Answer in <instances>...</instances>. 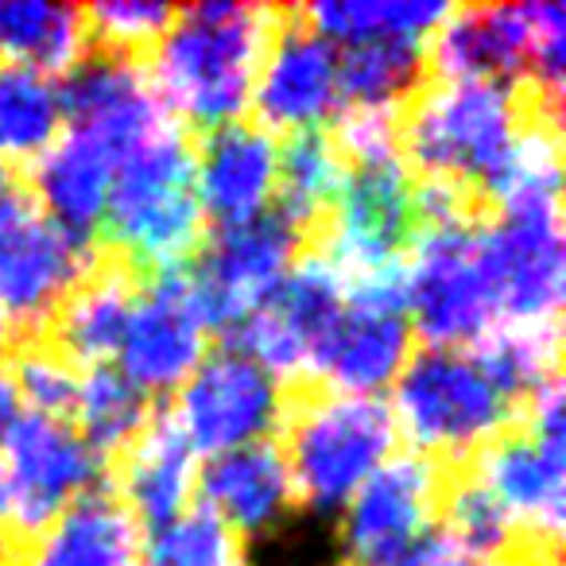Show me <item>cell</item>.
I'll return each instance as SVG.
<instances>
[{
  "label": "cell",
  "instance_id": "cell-1",
  "mask_svg": "<svg viewBox=\"0 0 566 566\" xmlns=\"http://www.w3.org/2000/svg\"><path fill=\"white\" fill-rule=\"evenodd\" d=\"M275 24V9L237 0H202L175 12L144 66L175 125L182 120L210 133L229 120H244Z\"/></svg>",
  "mask_w": 566,
  "mask_h": 566
},
{
  "label": "cell",
  "instance_id": "cell-2",
  "mask_svg": "<svg viewBox=\"0 0 566 566\" xmlns=\"http://www.w3.org/2000/svg\"><path fill=\"white\" fill-rule=\"evenodd\" d=\"M388 411L396 434L411 442V454L442 465L473 462L493 447L520 416V403L473 349L423 346L396 377Z\"/></svg>",
  "mask_w": 566,
  "mask_h": 566
},
{
  "label": "cell",
  "instance_id": "cell-3",
  "mask_svg": "<svg viewBox=\"0 0 566 566\" xmlns=\"http://www.w3.org/2000/svg\"><path fill=\"white\" fill-rule=\"evenodd\" d=\"M202 226L206 218L195 198V148L182 125H167L117 164L102 229L128 264L167 275L182 272L198 252Z\"/></svg>",
  "mask_w": 566,
  "mask_h": 566
},
{
  "label": "cell",
  "instance_id": "cell-4",
  "mask_svg": "<svg viewBox=\"0 0 566 566\" xmlns=\"http://www.w3.org/2000/svg\"><path fill=\"white\" fill-rule=\"evenodd\" d=\"M527 102L496 78H439L419 90L400 120V156L423 182L473 187L493 175L520 128Z\"/></svg>",
  "mask_w": 566,
  "mask_h": 566
},
{
  "label": "cell",
  "instance_id": "cell-5",
  "mask_svg": "<svg viewBox=\"0 0 566 566\" xmlns=\"http://www.w3.org/2000/svg\"><path fill=\"white\" fill-rule=\"evenodd\" d=\"M283 462L292 470L295 501L315 516H338L349 496L396 454L388 400L323 392L295 403L283 419Z\"/></svg>",
  "mask_w": 566,
  "mask_h": 566
},
{
  "label": "cell",
  "instance_id": "cell-6",
  "mask_svg": "<svg viewBox=\"0 0 566 566\" xmlns=\"http://www.w3.org/2000/svg\"><path fill=\"white\" fill-rule=\"evenodd\" d=\"M431 66L439 78H532L543 90L547 117L558 120L566 82V9L535 4H478L450 9L431 35Z\"/></svg>",
  "mask_w": 566,
  "mask_h": 566
},
{
  "label": "cell",
  "instance_id": "cell-7",
  "mask_svg": "<svg viewBox=\"0 0 566 566\" xmlns=\"http://www.w3.org/2000/svg\"><path fill=\"white\" fill-rule=\"evenodd\" d=\"M400 292L411 334L434 349H473L496 331L473 213L416 229L400 264Z\"/></svg>",
  "mask_w": 566,
  "mask_h": 566
},
{
  "label": "cell",
  "instance_id": "cell-8",
  "mask_svg": "<svg viewBox=\"0 0 566 566\" xmlns=\"http://www.w3.org/2000/svg\"><path fill=\"white\" fill-rule=\"evenodd\" d=\"M524 427L504 431L473 458L470 478L512 520L520 543L555 547L566 524V423L563 385L551 380L524 403Z\"/></svg>",
  "mask_w": 566,
  "mask_h": 566
},
{
  "label": "cell",
  "instance_id": "cell-9",
  "mask_svg": "<svg viewBox=\"0 0 566 566\" xmlns=\"http://www.w3.org/2000/svg\"><path fill=\"white\" fill-rule=\"evenodd\" d=\"M419 226V187L403 156L349 164L326 221L323 260L342 283L396 275Z\"/></svg>",
  "mask_w": 566,
  "mask_h": 566
},
{
  "label": "cell",
  "instance_id": "cell-10",
  "mask_svg": "<svg viewBox=\"0 0 566 566\" xmlns=\"http://www.w3.org/2000/svg\"><path fill=\"white\" fill-rule=\"evenodd\" d=\"M94 249L66 233L32 198L0 202V334L51 326L82 280L94 272Z\"/></svg>",
  "mask_w": 566,
  "mask_h": 566
},
{
  "label": "cell",
  "instance_id": "cell-11",
  "mask_svg": "<svg viewBox=\"0 0 566 566\" xmlns=\"http://www.w3.org/2000/svg\"><path fill=\"white\" fill-rule=\"evenodd\" d=\"M167 419L198 458H213L226 450L272 442V434L287 419V396L272 373L260 369L233 342H226L182 380Z\"/></svg>",
  "mask_w": 566,
  "mask_h": 566
},
{
  "label": "cell",
  "instance_id": "cell-12",
  "mask_svg": "<svg viewBox=\"0 0 566 566\" xmlns=\"http://www.w3.org/2000/svg\"><path fill=\"white\" fill-rule=\"evenodd\" d=\"M411 354H416V334L403 311L400 272L346 283V303L318 346L311 380H323L326 392L380 400V392L396 385Z\"/></svg>",
  "mask_w": 566,
  "mask_h": 566
},
{
  "label": "cell",
  "instance_id": "cell-13",
  "mask_svg": "<svg viewBox=\"0 0 566 566\" xmlns=\"http://www.w3.org/2000/svg\"><path fill=\"white\" fill-rule=\"evenodd\" d=\"M478 256L496 326H558L566 300L563 210L493 213L478 221Z\"/></svg>",
  "mask_w": 566,
  "mask_h": 566
},
{
  "label": "cell",
  "instance_id": "cell-14",
  "mask_svg": "<svg viewBox=\"0 0 566 566\" xmlns=\"http://www.w3.org/2000/svg\"><path fill=\"white\" fill-rule=\"evenodd\" d=\"M0 478L12 501V524L40 532L74 501L102 489L105 458L71 419L24 411L0 434Z\"/></svg>",
  "mask_w": 566,
  "mask_h": 566
},
{
  "label": "cell",
  "instance_id": "cell-15",
  "mask_svg": "<svg viewBox=\"0 0 566 566\" xmlns=\"http://www.w3.org/2000/svg\"><path fill=\"white\" fill-rule=\"evenodd\" d=\"M210 334L213 326L187 268L151 275L144 287H136L113 361L144 396L179 392L182 380L210 354Z\"/></svg>",
  "mask_w": 566,
  "mask_h": 566
},
{
  "label": "cell",
  "instance_id": "cell-16",
  "mask_svg": "<svg viewBox=\"0 0 566 566\" xmlns=\"http://www.w3.org/2000/svg\"><path fill=\"white\" fill-rule=\"evenodd\" d=\"M346 303V283L323 256H303L280 280L272 295L237 331V349L252 357L275 380H311V365L323 346L326 331Z\"/></svg>",
  "mask_w": 566,
  "mask_h": 566
},
{
  "label": "cell",
  "instance_id": "cell-17",
  "mask_svg": "<svg viewBox=\"0 0 566 566\" xmlns=\"http://www.w3.org/2000/svg\"><path fill=\"white\" fill-rule=\"evenodd\" d=\"M442 470L419 454H392L338 512L349 566H388L431 535L442 504Z\"/></svg>",
  "mask_w": 566,
  "mask_h": 566
},
{
  "label": "cell",
  "instance_id": "cell-18",
  "mask_svg": "<svg viewBox=\"0 0 566 566\" xmlns=\"http://www.w3.org/2000/svg\"><path fill=\"white\" fill-rule=\"evenodd\" d=\"M303 229L292 226L280 210H268L241 226H221L206 241L198 268L190 272L195 292L210 326H237L280 287L295 268Z\"/></svg>",
  "mask_w": 566,
  "mask_h": 566
},
{
  "label": "cell",
  "instance_id": "cell-19",
  "mask_svg": "<svg viewBox=\"0 0 566 566\" xmlns=\"http://www.w3.org/2000/svg\"><path fill=\"white\" fill-rule=\"evenodd\" d=\"M256 125L268 133H323L334 117H342V78H338V48L315 35L300 17L275 28L272 43L260 63L252 105Z\"/></svg>",
  "mask_w": 566,
  "mask_h": 566
},
{
  "label": "cell",
  "instance_id": "cell-20",
  "mask_svg": "<svg viewBox=\"0 0 566 566\" xmlns=\"http://www.w3.org/2000/svg\"><path fill=\"white\" fill-rule=\"evenodd\" d=\"M66 128L94 140L113 164L175 125L171 113L159 105L156 90L136 59L128 55H97L82 59L63 82Z\"/></svg>",
  "mask_w": 566,
  "mask_h": 566
},
{
  "label": "cell",
  "instance_id": "cell-21",
  "mask_svg": "<svg viewBox=\"0 0 566 566\" xmlns=\"http://www.w3.org/2000/svg\"><path fill=\"white\" fill-rule=\"evenodd\" d=\"M280 140L256 120L210 128L195 151V198L202 218L241 226L275 206Z\"/></svg>",
  "mask_w": 566,
  "mask_h": 566
},
{
  "label": "cell",
  "instance_id": "cell-22",
  "mask_svg": "<svg viewBox=\"0 0 566 566\" xmlns=\"http://www.w3.org/2000/svg\"><path fill=\"white\" fill-rule=\"evenodd\" d=\"M195 493L202 496V509L218 516L237 539L275 535L300 509L292 470L275 442L226 450L198 462Z\"/></svg>",
  "mask_w": 566,
  "mask_h": 566
},
{
  "label": "cell",
  "instance_id": "cell-23",
  "mask_svg": "<svg viewBox=\"0 0 566 566\" xmlns=\"http://www.w3.org/2000/svg\"><path fill=\"white\" fill-rule=\"evenodd\" d=\"M20 566H144V524L117 493L94 489L32 532Z\"/></svg>",
  "mask_w": 566,
  "mask_h": 566
},
{
  "label": "cell",
  "instance_id": "cell-24",
  "mask_svg": "<svg viewBox=\"0 0 566 566\" xmlns=\"http://www.w3.org/2000/svg\"><path fill=\"white\" fill-rule=\"evenodd\" d=\"M113 171L117 164L94 140L63 128V136L32 164V202L66 233L90 241L105 221Z\"/></svg>",
  "mask_w": 566,
  "mask_h": 566
},
{
  "label": "cell",
  "instance_id": "cell-25",
  "mask_svg": "<svg viewBox=\"0 0 566 566\" xmlns=\"http://www.w3.org/2000/svg\"><path fill=\"white\" fill-rule=\"evenodd\" d=\"M198 485V454L167 416L148 419L120 462V501L140 524H164L190 509Z\"/></svg>",
  "mask_w": 566,
  "mask_h": 566
},
{
  "label": "cell",
  "instance_id": "cell-26",
  "mask_svg": "<svg viewBox=\"0 0 566 566\" xmlns=\"http://www.w3.org/2000/svg\"><path fill=\"white\" fill-rule=\"evenodd\" d=\"M136 283L125 268H105V272H90L86 280L74 287L71 300L59 307L51 318L55 326V349L78 369H94V365H113L125 334V318L133 307Z\"/></svg>",
  "mask_w": 566,
  "mask_h": 566
},
{
  "label": "cell",
  "instance_id": "cell-27",
  "mask_svg": "<svg viewBox=\"0 0 566 566\" xmlns=\"http://www.w3.org/2000/svg\"><path fill=\"white\" fill-rule=\"evenodd\" d=\"M493 213H551L563 210V144L558 120L527 117L512 148L481 182Z\"/></svg>",
  "mask_w": 566,
  "mask_h": 566
},
{
  "label": "cell",
  "instance_id": "cell-28",
  "mask_svg": "<svg viewBox=\"0 0 566 566\" xmlns=\"http://www.w3.org/2000/svg\"><path fill=\"white\" fill-rule=\"evenodd\" d=\"M450 17L447 0H318L300 12V20L331 48L400 40L423 48Z\"/></svg>",
  "mask_w": 566,
  "mask_h": 566
},
{
  "label": "cell",
  "instance_id": "cell-29",
  "mask_svg": "<svg viewBox=\"0 0 566 566\" xmlns=\"http://www.w3.org/2000/svg\"><path fill=\"white\" fill-rule=\"evenodd\" d=\"M86 17L55 0H0V59L43 74H71L86 59Z\"/></svg>",
  "mask_w": 566,
  "mask_h": 566
},
{
  "label": "cell",
  "instance_id": "cell-30",
  "mask_svg": "<svg viewBox=\"0 0 566 566\" xmlns=\"http://www.w3.org/2000/svg\"><path fill=\"white\" fill-rule=\"evenodd\" d=\"M66 128L63 82L0 59V159L35 164Z\"/></svg>",
  "mask_w": 566,
  "mask_h": 566
},
{
  "label": "cell",
  "instance_id": "cell-31",
  "mask_svg": "<svg viewBox=\"0 0 566 566\" xmlns=\"http://www.w3.org/2000/svg\"><path fill=\"white\" fill-rule=\"evenodd\" d=\"M346 171V156H342V148L326 133L287 136V144H280L275 210L300 229L326 218L331 206L338 202Z\"/></svg>",
  "mask_w": 566,
  "mask_h": 566
},
{
  "label": "cell",
  "instance_id": "cell-32",
  "mask_svg": "<svg viewBox=\"0 0 566 566\" xmlns=\"http://www.w3.org/2000/svg\"><path fill=\"white\" fill-rule=\"evenodd\" d=\"M74 431L97 450V454H125L136 434L148 427L151 408L148 396L117 373V365H94L78 377L74 392Z\"/></svg>",
  "mask_w": 566,
  "mask_h": 566
},
{
  "label": "cell",
  "instance_id": "cell-33",
  "mask_svg": "<svg viewBox=\"0 0 566 566\" xmlns=\"http://www.w3.org/2000/svg\"><path fill=\"white\" fill-rule=\"evenodd\" d=\"M427 71V51L419 43L380 40V43H354L338 51V78L342 102L349 109H388L408 94H416L419 78Z\"/></svg>",
  "mask_w": 566,
  "mask_h": 566
},
{
  "label": "cell",
  "instance_id": "cell-34",
  "mask_svg": "<svg viewBox=\"0 0 566 566\" xmlns=\"http://www.w3.org/2000/svg\"><path fill=\"white\" fill-rule=\"evenodd\" d=\"M496 385L524 403L543 385L558 380V326H496L473 346Z\"/></svg>",
  "mask_w": 566,
  "mask_h": 566
},
{
  "label": "cell",
  "instance_id": "cell-35",
  "mask_svg": "<svg viewBox=\"0 0 566 566\" xmlns=\"http://www.w3.org/2000/svg\"><path fill=\"white\" fill-rule=\"evenodd\" d=\"M241 539L198 504L144 535V566H237Z\"/></svg>",
  "mask_w": 566,
  "mask_h": 566
},
{
  "label": "cell",
  "instance_id": "cell-36",
  "mask_svg": "<svg viewBox=\"0 0 566 566\" xmlns=\"http://www.w3.org/2000/svg\"><path fill=\"white\" fill-rule=\"evenodd\" d=\"M442 535H450L462 547L478 551V555L509 558L520 547V535L512 527V520L504 516V509L465 473L454 485L442 489Z\"/></svg>",
  "mask_w": 566,
  "mask_h": 566
},
{
  "label": "cell",
  "instance_id": "cell-37",
  "mask_svg": "<svg viewBox=\"0 0 566 566\" xmlns=\"http://www.w3.org/2000/svg\"><path fill=\"white\" fill-rule=\"evenodd\" d=\"M9 377H12V388H17V400L28 403V411L71 419L82 373L74 369L55 346H40V342L24 346L17 354V361L9 365Z\"/></svg>",
  "mask_w": 566,
  "mask_h": 566
},
{
  "label": "cell",
  "instance_id": "cell-38",
  "mask_svg": "<svg viewBox=\"0 0 566 566\" xmlns=\"http://www.w3.org/2000/svg\"><path fill=\"white\" fill-rule=\"evenodd\" d=\"M82 17H86L90 40L102 43L109 55L133 59V51L151 48L167 32L175 9L159 0H97L82 9Z\"/></svg>",
  "mask_w": 566,
  "mask_h": 566
},
{
  "label": "cell",
  "instance_id": "cell-39",
  "mask_svg": "<svg viewBox=\"0 0 566 566\" xmlns=\"http://www.w3.org/2000/svg\"><path fill=\"white\" fill-rule=\"evenodd\" d=\"M388 566H512V558H493V555H478V551L462 547L450 535L431 532L408 547L403 555H396Z\"/></svg>",
  "mask_w": 566,
  "mask_h": 566
},
{
  "label": "cell",
  "instance_id": "cell-40",
  "mask_svg": "<svg viewBox=\"0 0 566 566\" xmlns=\"http://www.w3.org/2000/svg\"><path fill=\"white\" fill-rule=\"evenodd\" d=\"M0 338H4V334H0ZM17 416H20V400H17V388H12L9 365H4V346H0V434L9 431Z\"/></svg>",
  "mask_w": 566,
  "mask_h": 566
},
{
  "label": "cell",
  "instance_id": "cell-41",
  "mask_svg": "<svg viewBox=\"0 0 566 566\" xmlns=\"http://www.w3.org/2000/svg\"><path fill=\"white\" fill-rule=\"evenodd\" d=\"M12 527H17L12 524V501H9V489H4V478H0V547H4Z\"/></svg>",
  "mask_w": 566,
  "mask_h": 566
},
{
  "label": "cell",
  "instance_id": "cell-42",
  "mask_svg": "<svg viewBox=\"0 0 566 566\" xmlns=\"http://www.w3.org/2000/svg\"><path fill=\"white\" fill-rule=\"evenodd\" d=\"M9 195H12V175H9V164L0 159V202H4Z\"/></svg>",
  "mask_w": 566,
  "mask_h": 566
},
{
  "label": "cell",
  "instance_id": "cell-43",
  "mask_svg": "<svg viewBox=\"0 0 566 566\" xmlns=\"http://www.w3.org/2000/svg\"><path fill=\"white\" fill-rule=\"evenodd\" d=\"M326 566H349V563H326Z\"/></svg>",
  "mask_w": 566,
  "mask_h": 566
},
{
  "label": "cell",
  "instance_id": "cell-44",
  "mask_svg": "<svg viewBox=\"0 0 566 566\" xmlns=\"http://www.w3.org/2000/svg\"><path fill=\"white\" fill-rule=\"evenodd\" d=\"M237 566H249V563H244V558H241V563H237Z\"/></svg>",
  "mask_w": 566,
  "mask_h": 566
},
{
  "label": "cell",
  "instance_id": "cell-45",
  "mask_svg": "<svg viewBox=\"0 0 566 566\" xmlns=\"http://www.w3.org/2000/svg\"><path fill=\"white\" fill-rule=\"evenodd\" d=\"M551 566H555V563H551Z\"/></svg>",
  "mask_w": 566,
  "mask_h": 566
}]
</instances>
